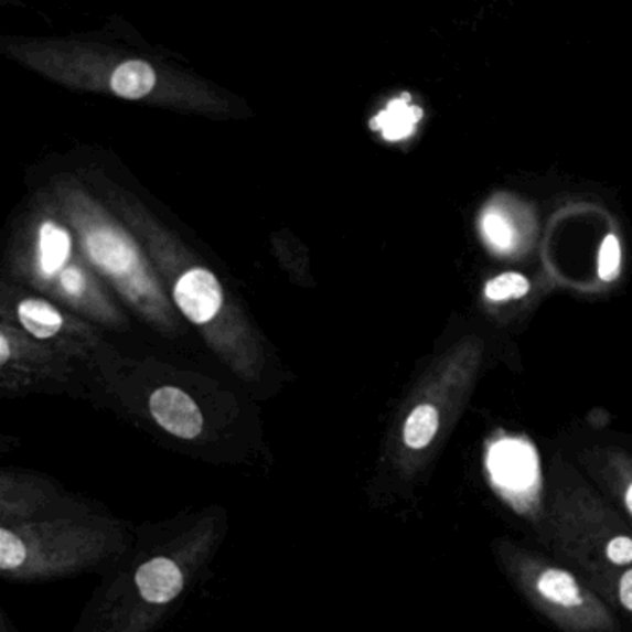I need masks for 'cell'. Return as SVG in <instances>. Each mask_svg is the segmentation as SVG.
<instances>
[{
	"instance_id": "7a4b0ae2",
	"label": "cell",
	"mask_w": 632,
	"mask_h": 632,
	"mask_svg": "<svg viewBox=\"0 0 632 632\" xmlns=\"http://www.w3.org/2000/svg\"><path fill=\"white\" fill-rule=\"evenodd\" d=\"M151 414L169 435L193 440L203 432V414L195 400L182 389L160 388L151 395Z\"/></svg>"
},
{
	"instance_id": "d6986e66",
	"label": "cell",
	"mask_w": 632,
	"mask_h": 632,
	"mask_svg": "<svg viewBox=\"0 0 632 632\" xmlns=\"http://www.w3.org/2000/svg\"><path fill=\"white\" fill-rule=\"evenodd\" d=\"M10 358V345L4 336H0V364H7Z\"/></svg>"
},
{
	"instance_id": "5b68a950",
	"label": "cell",
	"mask_w": 632,
	"mask_h": 632,
	"mask_svg": "<svg viewBox=\"0 0 632 632\" xmlns=\"http://www.w3.org/2000/svg\"><path fill=\"white\" fill-rule=\"evenodd\" d=\"M87 250L95 264L114 275L127 274L138 260L132 242L114 228H95L87 236Z\"/></svg>"
},
{
	"instance_id": "5bb4252c",
	"label": "cell",
	"mask_w": 632,
	"mask_h": 632,
	"mask_svg": "<svg viewBox=\"0 0 632 632\" xmlns=\"http://www.w3.org/2000/svg\"><path fill=\"white\" fill-rule=\"evenodd\" d=\"M620 242L614 234H609L599 253V275L603 280H614L620 275Z\"/></svg>"
},
{
	"instance_id": "9c48e42d",
	"label": "cell",
	"mask_w": 632,
	"mask_h": 632,
	"mask_svg": "<svg viewBox=\"0 0 632 632\" xmlns=\"http://www.w3.org/2000/svg\"><path fill=\"white\" fill-rule=\"evenodd\" d=\"M19 320L30 334L41 340L53 338L64 323L56 308L38 299H26L19 304Z\"/></svg>"
},
{
	"instance_id": "4fadbf2b",
	"label": "cell",
	"mask_w": 632,
	"mask_h": 632,
	"mask_svg": "<svg viewBox=\"0 0 632 632\" xmlns=\"http://www.w3.org/2000/svg\"><path fill=\"white\" fill-rule=\"evenodd\" d=\"M26 563V547L23 539L10 533L8 528L0 531V568L2 571L19 569Z\"/></svg>"
},
{
	"instance_id": "7c38bea8",
	"label": "cell",
	"mask_w": 632,
	"mask_h": 632,
	"mask_svg": "<svg viewBox=\"0 0 632 632\" xmlns=\"http://www.w3.org/2000/svg\"><path fill=\"white\" fill-rule=\"evenodd\" d=\"M528 290H531V285L525 277L517 274H505L488 282L486 297L492 301H508V299L525 296Z\"/></svg>"
},
{
	"instance_id": "ac0fdd59",
	"label": "cell",
	"mask_w": 632,
	"mask_h": 632,
	"mask_svg": "<svg viewBox=\"0 0 632 632\" xmlns=\"http://www.w3.org/2000/svg\"><path fill=\"white\" fill-rule=\"evenodd\" d=\"M620 599L625 609L632 610V569L625 571L620 580Z\"/></svg>"
},
{
	"instance_id": "2e32d148",
	"label": "cell",
	"mask_w": 632,
	"mask_h": 632,
	"mask_svg": "<svg viewBox=\"0 0 632 632\" xmlns=\"http://www.w3.org/2000/svg\"><path fill=\"white\" fill-rule=\"evenodd\" d=\"M607 557L614 564L632 563V539L626 536H618L607 547Z\"/></svg>"
},
{
	"instance_id": "8992f818",
	"label": "cell",
	"mask_w": 632,
	"mask_h": 632,
	"mask_svg": "<svg viewBox=\"0 0 632 632\" xmlns=\"http://www.w3.org/2000/svg\"><path fill=\"white\" fill-rule=\"evenodd\" d=\"M421 116L424 111L419 110L418 106L410 105L408 95H403V99L392 100L388 108L373 119L372 127L381 130L386 140H405L414 132Z\"/></svg>"
},
{
	"instance_id": "8fae6325",
	"label": "cell",
	"mask_w": 632,
	"mask_h": 632,
	"mask_svg": "<svg viewBox=\"0 0 632 632\" xmlns=\"http://www.w3.org/2000/svg\"><path fill=\"white\" fill-rule=\"evenodd\" d=\"M440 425V416L435 406L421 405L414 410L405 425V443L410 449H424L429 446Z\"/></svg>"
},
{
	"instance_id": "9a60e30c",
	"label": "cell",
	"mask_w": 632,
	"mask_h": 632,
	"mask_svg": "<svg viewBox=\"0 0 632 632\" xmlns=\"http://www.w3.org/2000/svg\"><path fill=\"white\" fill-rule=\"evenodd\" d=\"M482 228H484V234H486V238L490 239V244L493 247L503 250L511 247L514 233H512L511 225L500 214L484 215Z\"/></svg>"
},
{
	"instance_id": "30bf717a",
	"label": "cell",
	"mask_w": 632,
	"mask_h": 632,
	"mask_svg": "<svg viewBox=\"0 0 632 632\" xmlns=\"http://www.w3.org/2000/svg\"><path fill=\"white\" fill-rule=\"evenodd\" d=\"M538 590L544 598L563 607H575L582 603L579 586L571 575L563 569H547L538 580Z\"/></svg>"
},
{
	"instance_id": "ba28073f",
	"label": "cell",
	"mask_w": 632,
	"mask_h": 632,
	"mask_svg": "<svg viewBox=\"0 0 632 632\" xmlns=\"http://www.w3.org/2000/svg\"><path fill=\"white\" fill-rule=\"evenodd\" d=\"M71 238L64 228L53 221L43 223L40 234V264L43 274H58L69 258Z\"/></svg>"
},
{
	"instance_id": "ffe728a7",
	"label": "cell",
	"mask_w": 632,
	"mask_h": 632,
	"mask_svg": "<svg viewBox=\"0 0 632 632\" xmlns=\"http://www.w3.org/2000/svg\"><path fill=\"white\" fill-rule=\"evenodd\" d=\"M625 503H626V508H629V511H631L632 514V484L631 486H629V490H626Z\"/></svg>"
},
{
	"instance_id": "52a82bcc",
	"label": "cell",
	"mask_w": 632,
	"mask_h": 632,
	"mask_svg": "<svg viewBox=\"0 0 632 632\" xmlns=\"http://www.w3.org/2000/svg\"><path fill=\"white\" fill-rule=\"evenodd\" d=\"M157 84V75L151 65L140 60H130L119 65L111 75V89L125 99H141L151 94Z\"/></svg>"
},
{
	"instance_id": "e0dca14e",
	"label": "cell",
	"mask_w": 632,
	"mask_h": 632,
	"mask_svg": "<svg viewBox=\"0 0 632 632\" xmlns=\"http://www.w3.org/2000/svg\"><path fill=\"white\" fill-rule=\"evenodd\" d=\"M62 286L64 290L69 293V296H78L84 290L86 286V280H84V275H82L78 267H67L62 271Z\"/></svg>"
},
{
	"instance_id": "6da1fadb",
	"label": "cell",
	"mask_w": 632,
	"mask_h": 632,
	"mask_svg": "<svg viewBox=\"0 0 632 632\" xmlns=\"http://www.w3.org/2000/svg\"><path fill=\"white\" fill-rule=\"evenodd\" d=\"M488 471L495 486L508 495H523L536 488L538 459L528 441L501 440L490 449Z\"/></svg>"
},
{
	"instance_id": "277c9868",
	"label": "cell",
	"mask_w": 632,
	"mask_h": 632,
	"mask_svg": "<svg viewBox=\"0 0 632 632\" xmlns=\"http://www.w3.org/2000/svg\"><path fill=\"white\" fill-rule=\"evenodd\" d=\"M182 571L171 558H152L136 574L138 592L147 603L163 604L173 601L182 590Z\"/></svg>"
},
{
	"instance_id": "3957f363",
	"label": "cell",
	"mask_w": 632,
	"mask_h": 632,
	"mask_svg": "<svg viewBox=\"0 0 632 632\" xmlns=\"http://www.w3.org/2000/svg\"><path fill=\"white\" fill-rule=\"evenodd\" d=\"M174 301L193 323H208L223 304L221 286L206 269H190L174 286Z\"/></svg>"
}]
</instances>
